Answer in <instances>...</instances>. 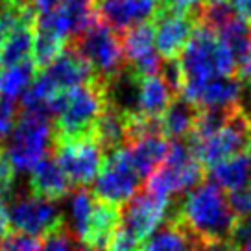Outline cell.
Returning <instances> with one entry per match:
<instances>
[{
    "label": "cell",
    "instance_id": "1",
    "mask_svg": "<svg viewBox=\"0 0 251 251\" xmlns=\"http://www.w3.org/2000/svg\"><path fill=\"white\" fill-rule=\"evenodd\" d=\"M166 222L187 229L200 242H226L233 238L236 216L227 194L211 181H203L185 196L170 201Z\"/></svg>",
    "mask_w": 251,
    "mask_h": 251
},
{
    "label": "cell",
    "instance_id": "2",
    "mask_svg": "<svg viewBox=\"0 0 251 251\" xmlns=\"http://www.w3.org/2000/svg\"><path fill=\"white\" fill-rule=\"evenodd\" d=\"M107 107L103 81L61 91L48 105V113L54 118L52 139H85L93 137L94 126Z\"/></svg>",
    "mask_w": 251,
    "mask_h": 251
},
{
    "label": "cell",
    "instance_id": "3",
    "mask_svg": "<svg viewBox=\"0 0 251 251\" xmlns=\"http://www.w3.org/2000/svg\"><path fill=\"white\" fill-rule=\"evenodd\" d=\"M187 81H205L212 78L236 76L235 55L216 31L198 23L196 30L177 57Z\"/></svg>",
    "mask_w": 251,
    "mask_h": 251
},
{
    "label": "cell",
    "instance_id": "4",
    "mask_svg": "<svg viewBox=\"0 0 251 251\" xmlns=\"http://www.w3.org/2000/svg\"><path fill=\"white\" fill-rule=\"evenodd\" d=\"M205 168L190 151L185 141H170L165 163L146 179V190L172 201L185 196L200 183H203Z\"/></svg>",
    "mask_w": 251,
    "mask_h": 251
},
{
    "label": "cell",
    "instance_id": "5",
    "mask_svg": "<svg viewBox=\"0 0 251 251\" xmlns=\"http://www.w3.org/2000/svg\"><path fill=\"white\" fill-rule=\"evenodd\" d=\"M52 117L47 113L21 111L15 129L11 131L8 155L15 172H30L52 150Z\"/></svg>",
    "mask_w": 251,
    "mask_h": 251
},
{
    "label": "cell",
    "instance_id": "6",
    "mask_svg": "<svg viewBox=\"0 0 251 251\" xmlns=\"http://www.w3.org/2000/svg\"><path fill=\"white\" fill-rule=\"evenodd\" d=\"M69 45L93 67L102 81L113 78L126 67L122 39L111 26L100 21V17L89 30L72 39Z\"/></svg>",
    "mask_w": 251,
    "mask_h": 251
},
{
    "label": "cell",
    "instance_id": "7",
    "mask_svg": "<svg viewBox=\"0 0 251 251\" xmlns=\"http://www.w3.org/2000/svg\"><path fill=\"white\" fill-rule=\"evenodd\" d=\"M52 157L76 187H89L102 170L105 153L94 137L52 139Z\"/></svg>",
    "mask_w": 251,
    "mask_h": 251
},
{
    "label": "cell",
    "instance_id": "8",
    "mask_svg": "<svg viewBox=\"0 0 251 251\" xmlns=\"http://www.w3.org/2000/svg\"><path fill=\"white\" fill-rule=\"evenodd\" d=\"M142 177L131 165L126 148L107 153L103 159L102 170L94 181L93 194L102 201L124 207L139 192Z\"/></svg>",
    "mask_w": 251,
    "mask_h": 251
},
{
    "label": "cell",
    "instance_id": "9",
    "mask_svg": "<svg viewBox=\"0 0 251 251\" xmlns=\"http://www.w3.org/2000/svg\"><path fill=\"white\" fill-rule=\"evenodd\" d=\"M250 133V120L240 113V109H236L235 115L229 118L227 124L222 126L218 131H214L203 141L187 142V146L207 172L209 168L220 165L222 161H226L229 157L246 151Z\"/></svg>",
    "mask_w": 251,
    "mask_h": 251
},
{
    "label": "cell",
    "instance_id": "10",
    "mask_svg": "<svg viewBox=\"0 0 251 251\" xmlns=\"http://www.w3.org/2000/svg\"><path fill=\"white\" fill-rule=\"evenodd\" d=\"M9 222L21 233L47 238L57 231L67 229V220L55 201L35 196L17 198L9 209Z\"/></svg>",
    "mask_w": 251,
    "mask_h": 251
},
{
    "label": "cell",
    "instance_id": "11",
    "mask_svg": "<svg viewBox=\"0 0 251 251\" xmlns=\"http://www.w3.org/2000/svg\"><path fill=\"white\" fill-rule=\"evenodd\" d=\"M170 211V201L148 192L146 188L139 190L127 203L122 207L120 227L141 240L142 244L155 233L159 226L166 222Z\"/></svg>",
    "mask_w": 251,
    "mask_h": 251
},
{
    "label": "cell",
    "instance_id": "12",
    "mask_svg": "<svg viewBox=\"0 0 251 251\" xmlns=\"http://www.w3.org/2000/svg\"><path fill=\"white\" fill-rule=\"evenodd\" d=\"M244 83L236 76L187 81L181 96L198 109H236L242 98Z\"/></svg>",
    "mask_w": 251,
    "mask_h": 251
},
{
    "label": "cell",
    "instance_id": "13",
    "mask_svg": "<svg viewBox=\"0 0 251 251\" xmlns=\"http://www.w3.org/2000/svg\"><path fill=\"white\" fill-rule=\"evenodd\" d=\"M161 11V0H96L100 21L124 33L133 26L153 23Z\"/></svg>",
    "mask_w": 251,
    "mask_h": 251
},
{
    "label": "cell",
    "instance_id": "14",
    "mask_svg": "<svg viewBox=\"0 0 251 251\" xmlns=\"http://www.w3.org/2000/svg\"><path fill=\"white\" fill-rule=\"evenodd\" d=\"M122 50L126 63L142 76H153L161 72L163 57L155 48L153 23L139 24L122 33Z\"/></svg>",
    "mask_w": 251,
    "mask_h": 251
},
{
    "label": "cell",
    "instance_id": "15",
    "mask_svg": "<svg viewBox=\"0 0 251 251\" xmlns=\"http://www.w3.org/2000/svg\"><path fill=\"white\" fill-rule=\"evenodd\" d=\"M198 26V17L159 11L153 21L155 48L163 61L177 59Z\"/></svg>",
    "mask_w": 251,
    "mask_h": 251
},
{
    "label": "cell",
    "instance_id": "16",
    "mask_svg": "<svg viewBox=\"0 0 251 251\" xmlns=\"http://www.w3.org/2000/svg\"><path fill=\"white\" fill-rule=\"evenodd\" d=\"M41 72L47 74V78L54 83L59 93L93 83L98 79L93 67L71 45L65 48V52L52 65H48L47 69H43Z\"/></svg>",
    "mask_w": 251,
    "mask_h": 251
},
{
    "label": "cell",
    "instance_id": "17",
    "mask_svg": "<svg viewBox=\"0 0 251 251\" xmlns=\"http://www.w3.org/2000/svg\"><path fill=\"white\" fill-rule=\"evenodd\" d=\"M124 148L139 176L142 179H148L165 163L170 150V141L161 133H148L129 141Z\"/></svg>",
    "mask_w": 251,
    "mask_h": 251
},
{
    "label": "cell",
    "instance_id": "18",
    "mask_svg": "<svg viewBox=\"0 0 251 251\" xmlns=\"http://www.w3.org/2000/svg\"><path fill=\"white\" fill-rule=\"evenodd\" d=\"M31 196L57 201L71 192L72 183L54 157H45L30 170Z\"/></svg>",
    "mask_w": 251,
    "mask_h": 251
},
{
    "label": "cell",
    "instance_id": "19",
    "mask_svg": "<svg viewBox=\"0 0 251 251\" xmlns=\"http://www.w3.org/2000/svg\"><path fill=\"white\" fill-rule=\"evenodd\" d=\"M207 176L209 181L222 188L226 194H233L251 183V155L248 151H240L209 168Z\"/></svg>",
    "mask_w": 251,
    "mask_h": 251
},
{
    "label": "cell",
    "instance_id": "20",
    "mask_svg": "<svg viewBox=\"0 0 251 251\" xmlns=\"http://www.w3.org/2000/svg\"><path fill=\"white\" fill-rule=\"evenodd\" d=\"M93 137L105 155L124 148L129 142V117L107 105L94 126Z\"/></svg>",
    "mask_w": 251,
    "mask_h": 251
},
{
    "label": "cell",
    "instance_id": "21",
    "mask_svg": "<svg viewBox=\"0 0 251 251\" xmlns=\"http://www.w3.org/2000/svg\"><path fill=\"white\" fill-rule=\"evenodd\" d=\"M174 98L177 96L159 74L141 76V87H139V117L141 118H161L174 102Z\"/></svg>",
    "mask_w": 251,
    "mask_h": 251
},
{
    "label": "cell",
    "instance_id": "22",
    "mask_svg": "<svg viewBox=\"0 0 251 251\" xmlns=\"http://www.w3.org/2000/svg\"><path fill=\"white\" fill-rule=\"evenodd\" d=\"M198 118V107L187 102L183 96L174 98L170 107L159 118L161 131L168 141H185L192 133Z\"/></svg>",
    "mask_w": 251,
    "mask_h": 251
},
{
    "label": "cell",
    "instance_id": "23",
    "mask_svg": "<svg viewBox=\"0 0 251 251\" xmlns=\"http://www.w3.org/2000/svg\"><path fill=\"white\" fill-rule=\"evenodd\" d=\"M35 45V23H23L15 26L4 41L0 54V69H8L13 65L30 59Z\"/></svg>",
    "mask_w": 251,
    "mask_h": 251
},
{
    "label": "cell",
    "instance_id": "24",
    "mask_svg": "<svg viewBox=\"0 0 251 251\" xmlns=\"http://www.w3.org/2000/svg\"><path fill=\"white\" fill-rule=\"evenodd\" d=\"M198 246L200 240H196L187 229L174 222H166L165 227L155 231L144 242L141 251H198Z\"/></svg>",
    "mask_w": 251,
    "mask_h": 251
},
{
    "label": "cell",
    "instance_id": "25",
    "mask_svg": "<svg viewBox=\"0 0 251 251\" xmlns=\"http://www.w3.org/2000/svg\"><path fill=\"white\" fill-rule=\"evenodd\" d=\"M37 74L39 72L33 57L8 69H0V98L15 102L19 96H23L28 91Z\"/></svg>",
    "mask_w": 251,
    "mask_h": 251
},
{
    "label": "cell",
    "instance_id": "26",
    "mask_svg": "<svg viewBox=\"0 0 251 251\" xmlns=\"http://www.w3.org/2000/svg\"><path fill=\"white\" fill-rule=\"evenodd\" d=\"M94 205H96V196L93 194V190H89L87 187H79L74 190L71 198V220L72 231L78 242L85 235L89 220L93 216Z\"/></svg>",
    "mask_w": 251,
    "mask_h": 251
},
{
    "label": "cell",
    "instance_id": "27",
    "mask_svg": "<svg viewBox=\"0 0 251 251\" xmlns=\"http://www.w3.org/2000/svg\"><path fill=\"white\" fill-rule=\"evenodd\" d=\"M69 47V41L61 39L57 35L47 33V31L35 30V45H33V61L37 65V69H47L48 65L59 57L65 52V48Z\"/></svg>",
    "mask_w": 251,
    "mask_h": 251
},
{
    "label": "cell",
    "instance_id": "28",
    "mask_svg": "<svg viewBox=\"0 0 251 251\" xmlns=\"http://www.w3.org/2000/svg\"><path fill=\"white\" fill-rule=\"evenodd\" d=\"M43 238L28 235V233H9L6 240L0 244V251H41Z\"/></svg>",
    "mask_w": 251,
    "mask_h": 251
},
{
    "label": "cell",
    "instance_id": "29",
    "mask_svg": "<svg viewBox=\"0 0 251 251\" xmlns=\"http://www.w3.org/2000/svg\"><path fill=\"white\" fill-rule=\"evenodd\" d=\"M229 205L235 212L236 218H244L251 214V183L246 185L244 188L236 190L233 194H227Z\"/></svg>",
    "mask_w": 251,
    "mask_h": 251
},
{
    "label": "cell",
    "instance_id": "30",
    "mask_svg": "<svg viewBox=\"0 0 251 251\" xmlns=\"http://www.w3.org/2000/svg\"><path fill=\"white\" fill-rule=\"evenodd\" d=\"M142 246L144 244L137 240L131 233H127L124 227H118L105 251H141Z\"/></svg>",
    "mask_w": 251,
    "mask_h": 251
},
{
    "label": "cell",
    "instance_id": "31",
    "mask_svg": "<svg viewBox=\"0 0 251 251\" xmlns=\"http://www.w3.org/2000/svg\"><path fill=\"white\" fill-rule=\"evenodd\" d=\"M201 8V0H161V11L179 13V15H194Z\"/></svg>",
    "mask_w": 251,
    "mask_h": 251
},
{
    "label": "cell",
    "instance_id": "32",
    "mask_svg": "<svg viewBox=\"0 0 251 251\" xmlns=\"http://www.w3.org/2000/svg\"><path fill=\"white\" fill-rule=\"evenodd\" d=\"M13 183H15V170H13V166L6 155V150H4V153L0 155V201L11 194Z\"/></svg>",
    "mask_w": 251,
    "mask_h": 251
},
{
    "label": "cell",
    "instance_id": "33",
    "mask_svg": "<svg viewBox=\"0 0 251 251\" xmlns=\"http://www.w3.org/2000/svg\"><path fill=\"white\" fill-rule=\"evenodd\" d=\"M72 248V235L69 229L57 231L54 235L47 236L43 240L41 251H71Z\"/></svg>",
    "mask_w": 251,
    "mask_h": 251
},
{
    "label": "cell",
    "instance_id": "34",
    "mask_svg": "<svg viewBox=\"0 0 251 251\" xmlns=\"http://www.w3.org/2000/svg\"><path fill=\"white\" fill-rule=\"evenodd\" d=\"M231 242L236 248H240L244 244H251V214L244 216V218H236V226L233 231V238Z\"/></svg>",
    "mask_w": 251,
    "mask_h": 251
},
{
    "label": "cell",
    "instance_id": "35",
    "mask_svg": "<svg viewBox=\"0 0 251 251\" xmlns=\"http://www.w3.org/2000/svg\"><path fill=\"white\" fill-rule=\"evenodd\" d=\"M31 9L35 11V15H48L61 6V0H30Z\"/></svg>",
    "mask_w": 251,
    "mask_h": 251
},
{
    "label": "cell",
    "instance_id": "36",
    "mask_svg": "<svg viewBox=\"0 0 251 251\" xmlns=\"http://www.w3.org/2000/svg\"><path fill=\"white\" fill-rule=\"evenodd\" d=\"M235 13L246 23H251V0H227Z\"/></svg>",
    "mask_w": 251,
    "mask_h": 251
},
{
    "label": "cell",
    "instance_id": "37",
    "mask_svg": "<svg viewBox=\"0 0 251 251\" xmlns=\"http://www.w3.org/2000/svg\"><path fill=\"white\" fill-rule=\"evenodd\" d=\"M198 251H238V248L231 240H226V242H200Z\"/></svg>",
    "mask_w": 251,
    "mask_h": 251
},
{
    "label": "cell",
    "instance_id": "38",
    "mask_svg": "<svg viewBox=\"0 0 251 251\" xmlns=\"http://www.w3.org/2000/svg\"><path fill=\"white\" fill-rule=\"evenodd\" d=\"M9 226H11V222H9V212L6 209V205L0 201V244L6 240V236L9 235Z\"/></svg>",
    "mask_w": 251,
    "mask_h": 251
},
{
    "label": "cell",
    "instance_id": "39",
    "mask_svg": "<svg viewBox=\"0 0 251 251\" xmlns=\"http://www.w3.org/2000/svg\"><path fill=\"white\" fill-rule=\"evenodd\" d=\"M13 4H24V2H17V0H0V13L2 11H6L9 6H13Z\"/></svg>",
    "mask_w": 251,
    "mask_h": 251
},
{
    "label": "cell",
    "instance_id": "40",
    "mask_svg": "<svg viewBox=\"0 0 251 251\" xmlns=\"http://www.w3.org/2000/svg\"><path fill=\"white\" fill-rule=\"evenodd\" d=\"M238 251H251V244H244V246H240Z\"/></svg>",
    "mask_w": 251,
    "mask_h": 251
},
{
    "label": "cell",
    "instance_id": "41",
    "mask_svg": "<svg viewBox=\"0 0 251 251\" xmlns=\"http://www.w3.org/2000/svg\"><path fill=\"white\" fill-rule=\"evenodd\" d=\"M246 151L251 155V133H250V141H248V148H246Z\"/></svg>",
    "mask_w": 251,
    "mask_h": 251
},
{
    "label": "cell",
    "instance_id": "42",
    "mask_svg": "<svg viewBox=\"0 0 251 251\" xmlns=\"http://www.w3.org/2000/svg\"><path fill=\"white\" fill-rule=\"evenodd\" d=\"M4 153V148H2V141H0V155Z\"/></svg>",
    "mask_w": 251,
    "mask_h": 251
},
{
    "label": "cell",
    "instance_id": "43",
    "mask_svg": "<svg viewBox=\"0 0 251 251\" xmlns=\"http://www.w3.org/2000/svg\"><path fill=\"white\" fill-rule=\"evenodd\" d=\"M17 2H30V0H17Z\"/></svg>",
    "mask_w": 251,
    "mask_h": 251
}]
</instances>
